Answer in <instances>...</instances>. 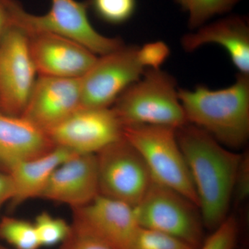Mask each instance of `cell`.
<instances>
[{"mask_svg": "<svg viewBox=\"0 0 249 249\" xmlns=\"http://www.w3.org/2000/svg\"><path fill=\"white\" fill-rule=\"evenodd\" d=\"M132 249H196L176 237L158 231L139 228Z\"/></svg>", "mask_w": 249, "mask_h": 249, "instance_id": "22", "label": "cell"}, {"mask_svg": "<svg viewBox=\"0 0 249 249\" xmlns=\"http://www.w3.org/2000/svg\"><path fill=\"white\" fill-rule=\"evenodd\" d=\"M93 14L102 22L120 25L129 21L135 14L137 0H89Z\"/></svg>", "mask_w": 249, "mask_h": 249, "instance_id": "20", "label": "cell"}, {"mask_svg": "<svg viewBox=\"0 0 249 249\" xmlns=\"http://www.w3.org/2000/svg\"><path fill=\"white\" fill-rule=\"evenodd\" d=\"M51 1L48 12L36 16L28 13L17 0H9L12 24L20 28L28 36L48 33L63 36L101 56L124 46L121 39L106 37L93 28L88 18V1Z\"/></svg>", "mask_w": 249, "mask_h": 249, "instance_id": "4", "label": "cell"}, {"mask_svg": "<svg viewBox=\"0 0 249 249\" xmlns=\"http://www.w3.org/2000/svg\"><path fill=\"white\" fill-rule=\"evenodd\" d=\"M14 187L9 173L0 170V209L7 201L14 198Z\"/></svg>", "mask_w": 249, "mask_h": 249, "instance_id": "27", "label": "cell"}, {"mask_svg": "<svg viewBox=\"0 0 249 249\" xmlns=\"http://www.w3.org/2000/svg\"><path fill=\"white\" fill-rule=\"evenodd\" d=\"M176 134L196 188L203 224L214 230L229 217L242 155L227 150L192 124L177 129Z\"/></svg>", "mask_w": 249, "mask_h": 249, "instance_id": "1", "label": "cell"}, {"mask_svg": "<svg viewBox=\"0 0 249 249\" xmlns=\"http://www.w3.org/2000/svg\"><path fill=\"white\" fill-rule=\"evenodd\" d=\"M40 247L61 245L71 231V225L62 219L43 211L37 214L34 222Z\"/></svg>", "mask_w": 249, "mask_h": 249, "instance_id": "21", "label": "cell"}, {"mask_svg": "<svg viewBox=\"0 0 249 249\" xmlns=\"http://www.w3.org/2000/svg\"><path fill=\"white\" fill-rule=\"evenodd\" d=\"M124 137L142 155L154 181L178 192L198 207L196 188L178 145L176 129L130 126L124 127Z\"/></svg>", "mask_w": 249, "mask_h": 249, "instance_id": "5", "label": "cell"}, {"mask_svg": "<svg viewBox=\"0 0 249 249\" xmlns=\"http://www.w3.org/2000/svg\"><path fill=\"white\" fill-rule=\"evenodd\" d=\"M76 153L60 146L54 147L43 155L15 165L9 173L14 187L11 201L14 207L29 199L39 198L54 170Z\"/></svg>", "mask_w": 249, "mask_h": 249, "instance_id": "17", "label": "cell"}, {"mask_svg": "<svg viewBox=\"0 0 249 249\" xmlns=\"http://www.w3.org/2000/svg\"><path fill=\"white\" fill-rule=\"evenodd\" d=\"M111 109L124 127L160 125L177 129L188 124L175 78L160 68L146 69Z\"/></svg>", "mask_w": 249, "mask_h": 249, "instance_id": "3", "label": "cell"}, {"mask_svg": "<svg viewBox=\"0 0 249 249\" xmlns=\"http://www.w3.org/2000/svg\"><path fill=\"white\" fill-rule=\"evenodd\" d=\"M73 210L71 227L111 249H132L139 229L133 206L98 196Z\"/></svg>", "mask_w": 249, "mask_h": 249, "instance_id": "10", "label": "cell"}, {"mask_svg": "<svg viewBox=\"0 0 249 249\" xmlns=\"http://www.w3.org/2000/svg\"><path fill=\"white\" fill-rule=\"evenodd\" d=\"M134 210L140 227L168 234L196 249L202 244L199 208L171 188L153 181Z\"/></svg>", "mask_w": 249, "mask_h": 249, "instance_id": "6", "label": "cell"}, {"mask_svg": "<svg viewBox=\"0 0 249 249\" xmlns=\"http://www.w3.org/2000/svg\"><path fill=\"white\" fill-rule=\"evenodd\" d=\"M99 196L96 155L77 154L56 168L39 198L61 203L72 209Z\"/></svg>", "mask_w": 249, "mask_h": 249, "instance_id": "14", "label": "cell"}, {"mask_svg": "<svg viewBox=\"0 0 249 249\" xmlns=\"http://www.w3.org/2000/svg\"><path fill=\"white\" fill-rule=\"evenodd\" d=\"M38 76L80 78L98 57L76 41L53 34L28 36Z\"/></svg>", "mask_w": 249, "mask_h": 249, "instance_id": "13", "label": "cell"}, {"mask_svg": "<svg viewBox=\"0 0 249 249\" xmlns=\"http://www.w3.org/2000/svg\"><path fill=\"white\" fill-rule=\"evenodd\" d=\"M99 195L134 206L154 180L142 155L124 136L96 154Z\"/></svg>", "mask_w": 249, "mask_h": 249, "instance_id": "7", "label": "cell"}, {"mask_svg": "<svg viewBox=\"0 0 249 249\" xmlns=\"http://www.w3.org/2000/svg\"><path fill=\"white\" fill-rule=\"evenodd\" d=\"M54 147L44 129L24 116L0 110V170L9 173L19 162L43 155Z\"/></svg>", "mask_w": 249, "mask_h": 249, "instance_id": "15", "label": "cell"}, {"mask_svg": "<svg viewBox=\"0 0 249 249\" xmlns=\"http://www.w3.org/2000/svg\"><path fill=\"white\" fill-rule=\"evenodd\" d=\"M249 196V155L242 154L240 164L236 174L232 199L236 202H243Z\"/></svg>", "mask_w": 249, "mask_h": 249, "instance_id": "25", "label": "cell"}, {"mask_svg": "<svg viewBox=\"0 0 249 249\" xmlns=\"http://www.w3.org/2000/svg\"><path fill=\"white\" fill-rule=\"evenodd\" d=\"M60 249H111L104 244L89 236L75 231H71L66 240L60 245Z\"/></svg>", "mask_w": 249, "mask_h": 249, "instance_id": "26", "label": "cell"}, {"mask_svg": "<svg viewBox=\"0 0 249 249\" xmlns=\"http://www.w3.org/2000/svg\"><path fill=\"white\" fill-rule=\"evenodd\" d=\"M46 132L55 146L96 155L123 137L124 126L110 107H81Z\"/></svg>", "mask_w": 249, "mask_h": 249, "instance_id": "11", "label": "cell"}, {"mask_svg": "<svg viewBox=\"0 0 249 249\" xmlns=\"http://www.w3.org/2000/svg\"><path fill=\"white\" fill-rule=\"evenodd\" d=\"M146 70L139 47H124L101 55L80 78L81 107L109 108Z\"/></svg>", "mask_w": 249, "mask_h": 249, "instance_id": "8", "label": "cell"}, {"mask_svg": "<svg viewBox=\"0 0 249 249\" xmlns=\"http://www.w3.org/2000/svg\"><path fill=\"white\" fill-rule=\"evenodd\" d=\"M80 107V78L38 76L21 116L47 131Z\"/></svg>", "mask_w": 249, "mask_h": 249, "instance_id": "12", "label": "cell"}, {"mask_svg": "<svg viewBox=\"0 0 249 249\" xmlns=\"http://www.w3.org/2000/svg\"><path fill=\"white\" fill-rule=\"evenodd\" d=\"M139 55L145 68H160L169 56L170 49L164 42H152L139 48Z\"/></svg>", "mask_w": 249, "mask_h": 249, "instance_id": "24", "label": "cell"}, {"mask_svg": "<svg viewBox=\"0 0 249 249\" xmlns=\"http://www.w3.org/2000/svg\"><path fill=\"white\" fill-rule=\"evenodd\" d=\"M241 0H175L189 15L188 25L198 29L217 15L227 14Z\"/></svg>", "mask_w": 249, "mask_h": 249, "instance_id": "18", "label": "cell"}, {"mask_svg": "<svg viewBox=\"0 0 249 249\" xmlns=\"http://www.w3.org/2000/svg\"><path fill=\"white\" fill-rule=\"evenodd\" d=\"M188 124L206 131L223 145L238 147L249 135V75L239 73L235 83L212 90L200 85L178 89Z\"/></svg>", "mask_w": 249, "mask_h": 249, "instance_id": "2", "label": "cell"}, {"mask_svg": "<svg viewBox=\"0 0 249 249\" xmlns=\"http://www.w3.org/2000/svg\"><path fill=\"white\" fill-rule=\"evenodd\" d=\"M0 249H14L7 248V247H4V246L0 245Z\"/></svg>", "mask_w": 249, "mask_h": 249, "instance_id": "29", "label": "cell"}, {"mask_svg": "<svg viewBox=\"0 0 249 249\" xmlns=\"http://www.w3.org/2000/svg\"><path fill=\"white\" fill-rule=\"evenodd\" d=\"M207 44H217L227 50L239 73L249 75V27L247 18L232 16L198 28L181 39L186 52Z\"/></svg>", "mask_w": 249, "mask_h": 249, "instance_id": "16", "label": "cell"}, {"mask_svg": "<svg viewBox=\"0 0 249 249\" xmlns=\"http://www.w3.org/2000/svg\"><path fill=\"white\" fill-rule=\"evenodd\" d=\"M12 25L9 0H0V42Z\"/></svg>", "mask_w": 249, "mask_h": 249, "instance_id": "28", "label": "cell"}, {"mask_svg": "<svg viewBox=\"0 0 249 249\" xmlns=\"http://www.w3.org/2000/svg\"><path fill=\"white\" fill-rule=\"evenodd\" d=\"M37 76L29 37L12 24L0 42V110L22 115Z\"/></svg>", "mask_w": 249, "mask_h": 249, "instance_id": "9", "label": "cell"}, {"mask_svg": "<svg viewBox=\"0 0 249 249\" xmlns=\"http://www.w3.org/2000/svg\"><path fill=\"white\" fill-rule=\"evenodd\" d=\"M207 240L196 249H233L237 242L238 225L235 218L229 216Z\"/></svg>", "mask_w": 249, "mask_h": 249, "instance_id": "23", "label": "cell"}, {"mask_svg": "<svg viewBox=\"0 0 249 249\" xmlns=\"http://www.w3.org/2000/svg\"><path fill=\"white\" fill-rule=\"evenodd\" d=\"M0 238L14 249H39L40 243L34 223L13 217L0 220Z\"/></svg>", "mask_w": 249, "mask_h": 249, "instance_id": "19", "label": "cell"}]
</instances>
